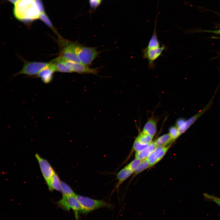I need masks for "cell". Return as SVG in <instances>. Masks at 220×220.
I'll return each mask as SVG.
<instances>
[{
    "label": "cell",
    "mask_w": 220,
    "mask_h": 220,
    "mask_svg": "<svg viewBox=\"0 0 220 220\" xmlns=\"http://www.w3.org/2000/svg\"><path fill=\"white\" fill-rule=\"evenodd\" d=\"M13 13L17 20L27 24L39 19L41 14L35 0H18L14 4Z\"/></svg>",
    "instance_id": "cell-1"
},
{
    "label": "cell",
    "mask_w": 220,
    "mask_h": 220,
    "mask_svg": "<svg viewBox=\"0 0 220 220\" xmlns=\"http://www.w3.org/2000/svg\"><path fill=\"white\" fill-rule=\"evenodd\" d=\"M74 43L75 53L81 63L89 66L98 57L99 52L95 47L85 46L77 42Z\"/></svg>",
    "instance_id": "cell-2"
},
{
    "label": "cell",
    "mask_w": 220,
    "mask_h": 220,
    "mask_svg": "<svg viewBox=\"0 0 220 220\" xmlns=\"http://www.w3.org/2000/svg\"><path fill=\"white\" fill-rule=\"evenodd\" d=\"M58 38L59 56L67 61L80 63L75 53V42L64 39L61 36Z\"/></svg>",
    "instance_id": "cell-3"
},
{
    "label": "cell",
    "mask_w": 220,
    "mask_h": 220,
    "mask_svg": "<svg viewBox=\"0 0 220 220\" xmlns=\"http://www.w3.org/2000/svg\"><path fill=\"white\" fill-rule=\"evenodd\" d=\"M76 197L82 208V213H87L99 208L108 207L110 205L103 200H97L79 195Z\"/></svg>",
    "instance_id": "cell-4"
},
{
    "label": "cell",
    "mask_w": 220,
    "mask_h": 220,
    "mask_svg": "<svg viewBox=\"0 0 220 220\" xmlns=\"http://www.w3.org/2000/svg\"><path fill=\"white\" fill-rule=\"evenodd\" d=\"M167 48V46L163 44L157 48L148 49L145 47L142 49V58L147 60L149 69L154 70L156 67L155 61L160 57L163 56V52L166 51Z\"/></svg>",
    "instance_id": "cell-5"
},
{
    "label": "cell",
    "mask_w": 220,
    "mask_h": 220,
    "mask_svg": "<svg viewBox=\"0 0 220 220\" xmlns=\"http://www.w3.org/2000/svg\"><path fill=\"white\" fill-rule=\"evenodd\" d=\"M75 196L63 195L62 199L57 203L61 208L65 210L69 211L71 208L74 211L75 218L78 219L79 213H82V208Z\"/></svg>",
    "instance_id": "cell-6"
},
{
    "label": "cell",
    "mask_w": 220,
    "mask_h": 220,
    "mask_svg": "<svg viewBox=\"0 0 220 220\" xmlns=\"http://www.w3.org/2000/svg\"><path fill=\"white\" fill-rule=\"evenodd\" d=\"M23 67L21 70L15 75V76L20 74H25L28 76L37 75L39 72L49 64L42 62L29 61H24Z\"/></svg>",
    "instance_id": "cell-7"
},
{
    "label": "cell",
    "mask_w": 220,
    "mask_h": 220,
    "mask_svg": "<svg viewBox=\"0 0 220 220\" xmlns=\"http://www.w3.org/2000/svg\"><path fill=\"white\" fill-rule=\"evenodd\" d=\"M66 65L72 70L73 72L80 74H92L97 75L98 69L91 68L80 63L65 60Z\"/></svg>",
    "instance_id": "cell-8"
},
{
    "label": "cell",
    "mask_w": 220,
    "mask_h": 220,
    "mask_svg": "<svg viewBox=\"0 0 220 220\" xmlns=\"http://www.w3.org/2000/svg\"><path fill=\"white\" fill-rule=\"evenodd\" d=\"M35 156L39 164L43 176L47 184L55 172L47 160L41 157L37 153L35 154Z\"/></svg>",
    "instance_id": "cell-9"
},
{
    "label": "cell",
    "mask_w": 220,
    "mask_h": 220,
    "mask_svg": "<svg viewBox=\"0 0 220 220\" xmlns=\"http://www.w3.org/2000/svg\"><path fill=\"white\" fill-rule=\"evenodd\" d=\"M170 146L156 147L146 159L151 166L160 161L164 157Z\"/></svg>",
    "instance_id": "cell-10"
},
{
    "label": "cell",
    "mask_w": 220,
    "mask_h": 220,
    "mask_svg": "<svg viewBox=\"0 0 220 220\" xmlns=\"http://www.w3.org/2000/svg\"><path fill=\"white\" fill-rule=\"evenodd\" d=\"M56 72V70L55 65L50 61L46 67L39 72L36 77L41 78L44 83H49L52 81L53 74Z\"/></svg>",
    "instance_id": "cell-11"
},
{
    "label": "cell",
    "mask_w": 220,
    "mask_h": 220,
    "mask_svg": "<svg viewBox=\"0 0 220 220\" xmlns=\"http://www.w3.org/2000/svg\"><path fill=\"white\" fill-rule=\"evenodd\" d=\"M196 121L193 116L189 119H179L176 121V126L177 127L180 135L185 132Z\"/></svg>",
    "instance_id": "cell-12"
},
{
    "label": "cell",
    "mask_w": 220,
    "mask_h": 220,
    "mask_svg": "<svg viewBox=\"0 0 220 220\" xmlns=\"http://www.w3.org/2000/svg\"><path fill=\"white\" fill-rule=\"evenodd\" d=\"M134 172L128 168L126 166L121 169L116 174V179L117 182L115 189L118 188L126 180L129 178Z\"/></svg>",
    "instance_id": "cell-13"
},
{
    "label": "cell",
    "mask_w": 220,
    "mask_h": 220,
    "mask_svg": "<svg viewBox=\"0 0 220 220\" xmlns=\"http://www.w3.org/2000/svg\"><path fill=\"white\" fill-rule=\"evenodd\" d=\"M156 120L153 118H150L145 124L142 132L153 137L156 132Z\"/></svg>",
    "instance_id": "cell-14"
},
{
    "label": "cell",
    "mask_w": 220,
    "mask_h": 220,
    "mask_svg": "<svg viewBox=\"0 0 220 220\" xmlns=\"http://www.w3.org/2000/svg\"><path fill=\"white\" fill-rule=\"evenodd\" d=\"M65 59L59 56L53 60L51 62L55 65L56 72L64 73H72L70 70L65 64Z\"/></svg>",
    "instance_id": "cell-15"
},
{
    "label": "cell",
    "mask_w": 220,
    "mask_h": 220,
    "mask_svg": "<svg viewBox=\"0 0 220 220\" xmlns=\"http://www.w3.org/2000/svg\"><path fill=\"white\" fill-rule=\"evenodd\" d=\"M156 147L154 142H152L142 150L136 152L135 159L140 160L146 159Z\"/></svg>",
    "instance_id": "cell-16"
},
{
    "label": "cell",
    "mask_w": 220,
    "mask_h": 220,
    "mask_svg": "<svg viewBox=\"0 0 220 220\" xmlns=\"http://www.w3.org/2000/svg\"><path fill=\"white\" fill-rule=\"evenodd\" d=\"M61 182L58 175L55 172L47 184L50 191L55 190L61 193Z\"/></svg>",
    "instance_id": "cell-17"
},
{
    "label": "cell",
    "mask_w": 220,
    "mask_h": 220,
    "mask_svg": "<svg viewBox=\"0 0 220 220\" xmlns=\"http://www.w3.org/2000/svg\"><path fill=\"white\" fill-rule=\"evenodd\" d=\"M156 23V22L152 36L148 42L147 46L145 47L148 49L158 48L161 46L160 42L158 38Z\"/></svg>",
    "instance_id": "cell-18"
},
{
    "label": "cell",
    "mask_w": 220,
    "mask_h": 220,
    "mask_svg": "<svg viewBox=\"0 0 220 220\" xmlns=\"http://www.w3.org/2000/svg\"><path fill=\"white\" fill-rule=\"evenodd\" d=\"M173 141L169 133H168L160 137L154 142L156 147L164 146Z\"/></svg>",
    "instance_id": "cell-19"
},
{
    "label": "cell",
    "mask_w": 220,
    "mask_h": 220,
    "mask_svg": "<svg viewBox=\"0 0 220 220\" xmlns=\"http://www.w3.org/2000/svg\"><path fill=\"white\" fill-rule=\"evenodd\" d=\"M39 19L46 25V26L50 28L53 32L56 34L58 37L61 35L54 27L50 20L45 12L41 14Z\"/></svg>",
    "instance_id": "cell-20"
},
{
    "label": "cell",
    "mask_w": 220,
    "mask_h": 220,
    "mask_svg": "<svg viewBox=\"0 0 220 220\" xmlns=\"http://www.w3.org/2000/svg\"><path fill=\"white\" fill-rule=\"evenodd\" d=\"M153 138L141 132L139 134L135 140L142 144L148 145L152 142Z\"/></svg>",
    "instance_id": "cell-21"
},
{
    "label": "cell",
    "mask_w": 220,
    "mask_h": 220,
    "mask_svg": "<svg viewBox=\"0 0 220 220\" xmlns=\"http://www.w3.org/2000/svg\"><path fill=\"white\" fill-rule=\"evenodd\" d=\"M61 188L63 195H75L76 194L68 185L63 181H61Z\"/></svg>",
    "instance_id": "cell-22"
},
{
    "label": "cell",
    "mask_w": 220,
    "mask_h": 220,
    "mask_svg": "<svg viewBox=\"0 0 220 220\" xmlns=\"http://www.w3.org/2000/svg\"><path fill=\"white\" fill-rule=\"evenodd\" d=\"M150 165L146 159L142 160L134 170V173L139 174L150 167Z\"/></svg>",
    "instance_id": "cell-23"
},
{
    "label": "cell",
    "mask_w": 220,
    "mask_h": 220,
    "mask_svg": "<svg viewBox=\"0 0 220 220\" xmlns=\"http://www.w3.org/2000/svg\"><path fill=\"white\" fill-rule=\"evenodd\" d=\"M169 134L174 141L180 136L178 129L176 126L170 127L169 129Z\"/></svg>",
    "instance_id": "cell-24"
},
{
    "label": "cell",
    "mask_w": 220,
    "mask_h": 220,
    "mask_svg": "<svg viewBox=\"0 0 220 220\" xmlns=\"http://www.w3.org/2000/svg\"><path fill=\"white\" fill-rule=\"evenodd\" d=\"M148 145L142 144L135 140L133 145V149L136 152H139L145 148Z\"/></svg>",
    "instance_id": "cell-25"
},
{
    "label": "cell",
    "mask_w": 220,
    "mask_h": 220,
    "mask_svg": "<svg viewBox=\"0 0 220 220\" xmlns=\"http://www.w3.org/2000/svg\"><path fill=\"white\" fill-rule=\"evenodd\" d=\"M141 160L135 159L130 162L126 166L128 168L134 172V170Z\"/></svg>",
    "instance_id": "cell-26"
},
{
    "label": "cell",
    "mask_w": 220,
    "mask_h": 220,
    "mask_svg": "<svg viewBox=\"0 0 220 220\" xmlns=\"http://www.w3.org/2000/svg\"><path fill=\"white\" fill-rule=\"evenodd\" d=\"M203 195L205 198L215 203L220 207V198L206 193L204 194Z\"/></svg>",
    "instance_id": "cell-27"
},
{
    "label": "cell",
    "mask_w": 220,
    "mask_h": 220,
    "mask_svg": "<svg viewBox=\"0 0 220 220\" xmlns=\"http://www.w3.org/2000/svg\"><path fill=\"white\" fill-rule=\"evenodd\" d=\"M36 6L41 13L44 11V5L42 0H35Z\"/></svg>",
    "instance_id": "cell-28"
},
{
    "label": "cell",
    "mask_w": 220,
    "mask_h": 220,
    "mask_svg": "<svg viewBox=\"0 0 220 220\" xmlns=\"http://www.w3.org/2000/svg\"><path fill=\"white\" fill-rule=\"evenodd\" d=\"M210 31V32H211L220 34V30H215V31Z\"/></svg>",
    "instance_id": "cell-29"
},
{
    "label": "cell",
    "mask_w": 220,
    "mask_h": 220,
    "mask_svg": "<svg viewBox=\"0 0 220 220\" xmlns=\"http://www.w3.org/2000/svg\"><path fill=\"white\" fill-rule=\"evenodd\" d=\"M10 2L15 4L18 0H7Z\"/></svg>",
    "instance_id": "cell-30"
}]
</instances>
